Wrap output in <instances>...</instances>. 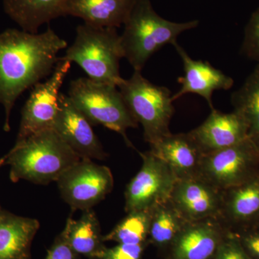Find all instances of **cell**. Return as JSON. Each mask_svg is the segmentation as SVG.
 Wrapping results in <instances>:
<instances>
[{"label": "cell", "instance_id": "obj_1", "mask_svg": "<svg viewBox=\"0 0 259 259\" xmlns=\"http://www.w3.org/2000/svg\"><path fill=\"white\" fill-rule=\"evenodd\" d=\"M67 42L54 30L31 33L8 29L0 33V104L5 109V131L10 130L12 110L20 95L52 74L58 54Z\"/></svg>", "mask_w": 259, "mask_h": 259}, {"label": "cell", "instance_id": "obj_2", "mask_svg": "<svg viewBox=\"0 0 259 259\" xmlns=\"http://www.w3.org/2000/svg\"><path fill=\"white\" fill-rule=\"evenodd\" d=\"M4 157L12 182L25 180L42 185L56 182L81 160L54 129L15 144Z\"/></svg>", "mask_w": 259, "mask_h": 259}, {"label": "cell", "instance_id": "obj_3", "mask_svg": "<svg viewBox=\"0 0 259 259\" xmlns=\"http://www.w3.org/2000/svg\"><path fill=\"white\" fill-rule=\"evenodd\" d=\"M199 20L177 22L162 18L151 0H136L120 35L124 58L134 71H142L148 59L161 48L177 42L182 32L197 28Z\"/></svg>", "mask_w": 259, "mask_h": 259}, {"label": "cell", "instance_id": "obj_4", "mask_svg": "<svg viewBox=\"0 0 259 259\" xmlns=\"http://www.w3.org/2000/svg\"><path fill=\"white\" fill-rule=\"evenodd\" d=\"M124 58L117 28H99L83 23L77 26L76 37L66 54L59 60L76 63L98 82L118 86L120 61Z\"/></svg>", "mask_w": 259, "mask_h": 259}, {"label": "cell", "instance_id": "obj_5", "mask_svg": "<svg viewBox=\"0 0 259 259\" xmlns=\"http://www.w3.org/2000/svg\"><path fill=\"white\" fill-rule=\"evenodd\" d=\"M69 98L92 125H100L117 133L128 147L134 148L127 131L139 125L127 108L118 88L81 77L70 83Z\"/></svg>", "mask_w": 259, "mask_h": 259}, {"label": "cell", "instance_id": "obj_6", "mask_svg": "<svg viewBox=\"0 0 259 259\" xmlns=\"http://www.w3.org/2000/svg\"><path fill=\"white\" fill-rule=\"evenodd\" d=\"M117 88L133 117L142 125L146 142L152 144L171 134L169 125L175 107L168 88L153 84L141 71H134Z\"/></svg>", "mask_w": 259, "mask_h": 259}, {"label": "cell", "instance_id": "obj_7", "mask_svg": "<svg viewBox=\"0 0 259 259\" xmlns=\"http://www.w3.org/2000/svg\"><path fill=\"white\" fill-rule=\"evenodd\" d=\"M259 173V147L248 138L204 154L199 177L221 191L241 185Z\"/></svg>", "mask_w": 259, "mask_h": 259}, {"label": "cell", "instance_id": "obj_8", "mask_svg": "<svg viewBox=\"0 0 259 259\" xmlns=\"http://www.w3.org/2000/svg\"><path fill=\"white\" fill-rule=\"evenodd\" d=\"M61 197L71 210H88L112 192L114 178L110 168L93 160L81 159L56 181Z\"/></svg>", "mask_w": 259, "mask_h": 259}, {"label": "cell", "instance_id": "obj_9", "mask_svg": "<svg viewBox=\"0 0 259 259\" xmlns=\"http://www.w3.org/2000/svg\"><path fill=\"white\" fill-rule=\"evenodd\" d=\"M71 66L69 61L59 60L50 77L34 86L22 110L15 144L42 131L54 129L60 108V90Z\"/></svg>", "mask_w": 259, "mask_h": 259}, {"label": "cell", "instance_id": "obj_10", "mask_svg": "<svg viewBox=\"0 0 259 259\" xmlns=\"http://www.w3.org/2000/svg\"><path fill=\"white\" fill-rule=\"evenodd\" d=\"M142 166L126 187L125 210L151 209L170 200L178 181L171 168L150 151L139 152Z\"/></svg>", "mask_w": 259, "mask_h": 259}, {"label": "cell", "instance_id": "obj_11", "mask_svg": "<svg viewBox=\"0 0 259 259\" xmlns=\"http://www.w3.org/2000/svg\"><path fill=\"white\" fill-rule=\"evenodd\" d=\"M59 112L54 130L81 159L104 160L107 157L88 119L69 96L61 93Z\"/></svg>", "mask_w": 259, "mask_h": 259}, {"label": "cell", "instance_id": "obj_12", "mask_svg": "<svg viewBox=\"0 0 259 259\" xmlns=\"http://www.w3.org/2000/svg\"><path fill=\"white\" fill-rule=\"evenodd\" d=\"M223 192L202 177H191L177 181L170 200L188 222L220 219Z\"/></svg>", "mask_w": 259, "mask_h": 259}, {"label": "cell", "instance_id": "obj_13", "mask_svg": "<svg viewBox=\"0 0 259 259\" xmlns=\"http://www.w3.org/2000/svg\"><path fill=\"white\" fill-rule=\"evenodd\" d=\"M229 229L219 218L187 222L171 243L170 259H210Z\"/></svg>", "mask_w": 259, "mask_h": 259}, {"label": "cell", "instance_id": "obj_14", "mask_svg": "<svg viewBox=\"0 0 259 259\" xmlns=\"http://www.w3.org/2000/svg\"><path fill=\"white\" fill-rule=\"evenodd\" d=\"M173 46L183 63L184 76L178 79L182 87L172 95V100L175 101L187 94H194L203 97L212 110L213 93L217 90H230L234 82L233 79L207 61L192 59L178 42Z\"/></svg>", "mask_w": 259, "mask_h": 259}, {"label": "cell", "instance_id": "obj_15", "mask_svg": "<svg viewBox=\"0 0 259 259\" xmlns=\"http://www.w3.org/2000/svg\"><path fill=\"white\" fill-rule=\"evenodd\" d=\"M190 134L204 154L239 144L248 138V127L238 112L223 113L212 109L202 125Z\"/></svg>", "mask_w": 259, "mask_h": 259}, {"label": "cell", "instance_id": "obj_16", "mask_svg": "<svg viewBox=\"0 0 259 259\" xmlns=\"http://www.w3.org/2000/svg\"><path fill=\"white\" fill-rule=\"evenodd\" d=\"M150 148V152L167 163L178 180L199 177L204 153L190 133L168 135Z\"/></svg>", "mask_w": 259, "mask_h": 259}, {"label": "cell", "instance_id": "obj_17", "mask_svg": "<svg viewBox=\"0 0 259 259\" xmlns=\"http://www.w3.org/2000/svg\"><path fill=\"white\" fill-rule=\"evenodd\" d=\"M259 218V173L241 185L223 191L220 220L229 230L253 226Z\"/></svg>", "mask_w": 259, "mask_h": 259}, {"label": "cell", "instance_id": "obj_18", "mask_svg": "<svg viewBox=\"0 0 259 259\" xmlns=\"http://www.w3.org/2000/svg\"><path fill=\"white\" fill-rule=\"evenodd\" d=\"M136 0H67L63 16L76 17L99 28H117L124 25Z\"/></svg>", "mask_w": 259, "mask_h": 259}, {"label": "cell", "instance_id": "obj_19", "mask_svg": "<svg viewBox=\"0 0 259 259\" xmlns=\"http://www.w3.org/2000/svg\"><path fill=\"white\" fill-rule=\"evenodd\" d=\"M39 228L37 220L0 207V259H30L32 241Z\"/></svg>", "mask_w": 259, "mask_h": 259}, {"label": "cell", "instance_id": "obj_20", "mask_svg": "<svg viewBox=\"0 0 259 259\" xmlns=\"http://www.w3.org/2000/svg\"><path fill=\"white\" fill-rule=\"evenodd\" d=\"M61 233L68 244L80 256L98 259L106 248L100 222L93 209L83 211L78 220L68 218Z\"/></svg>", "mask_w": 259, "mask_h": 259}, {"label": "cell", "instance_id": "obj_21", "mask_svg": "<svg viewBox=\"0 0 259 259\" xmlns=\"http://www.w3.org/2000/svg\"><path fill=\"white\" fill-rule=\"evenodd\" d=\"M67 0H6L8 13L25 31L37 33L44 24L63 16Z\"/></svg>", "mask_w": 259, "mask_h": 259}, {"label": "cell", "instance_id": "obj_22", "mask_svg": "<svg viewBox=\"0 0 259 259\" xmlns=\"http://www.w3.org/2000/svg\"><path fill=\"white\" fill-rule=\"evenodd\" d=\"M231 103L246 122L248 138L259 147V64L241 88L232 94Z\"/></svg>", "mask_w": 259, "mask_h": 259}, {"label": "cell", "instance_id": "obj_23", "mask_svg": "<svg viewBox=\"0 0 259 259\" xmlns=\"http://www.w3.org/2000/svg\"><path fill=\"white\" fill-rule=\"evenodd\" d=\"M187 222L171 200L167 201L152 209L148 237L158 246L171 245Z\"/></svg>", "mask_w": 259, "mask_h": 259}, {"label": "cell", "instance_id": "obj_24", "mask_svg": "<svg viewBox=\"0 0 259 259\" xmlns=\"http://www.w3.org/2000/svg\"><path fill=\"white\" fill-rule=\"evenodd\" d=\"M152 209L127 213V216L111 232L103 236L104 242L115 241L125 244L146 243L149 233Z\"/></svg>", "mask_w": 259, "mask_h": 259}, {"label": "cell", "instance_id": "obj_25", "mask_svg": "<svg viewBox=\"0 0 259 259\" xmlns=\"http://www.w3.org/2000/svg\"><path fill=\"white\" fill-rule=\"evenodd\" d=\"M241 51L247 57L259 61V8L252 14L245 27Z\"/></svg>", "mask_w": 259, "mask_h": 259}, {"label": "cell", "instance_id": "obj_26", "mask_svg": "<svg viewBox=\"0 0 259 259\" xmlns=\"http://www.w3.org/2000/svg\"><path fill=\"white\" fill-rule=\"evenodd\" d=\"M144 248L145 243H118L112 248L106 247L99 255L98 259H142Z\"/></svg>", "mask_w": 259, "mask_h": 259}, {"label": "cell", "instance_id": "obj_27", "mask_svg": "<svg viewBox=\"0 0 259 259\" xmlns=\"http://www.w3.org/2000/svg\"><path fill=\"white\" fill-rule=\"evenodd\" d=\"M214 259H250L233 232L227 233L216 252Z\"/></svg>", "mask_w": 259, "mask_h": 259}, {"label": "cell", "instance_id": "obj_28", "mask_svg": "<svg viewBox=\"0 0 259 259\" xmlns=\"http://www.w3.org/2000/svg\"><path fill=\"white\" fill-rule=\"evenodd\" d=\"M248 257L259 259V229L254 226L241 228L233 233Z\"/></svg>", "mask_w": 259, "mask_h": 259}, {"label": "cell", "instance_id": "obj_29", "mask_svg": "<svg viewBox=\"0 0 259 259\" xmlns=\"http://www.w3.org/2000/svg\"><path fill=\"white\" fill-rule=\"evenodd\" d=\"M45 259H81V256L70 247L61 233L48 250Z\"/></svg>", "mask_w": 259, "mask_h": 259}, {"label": "cell", "instance_id": "obj_30", "mask_svg": "<svg viewBox=\"0 0 259 259\" xmlns=\"http://www.w3.org/2000/svg\"><path fill=\"white\" fill-rule=\"evenodd\" d=\"M5 159L4 156H3V158H0V167L3 166V165H5Z\"/></svg>", "mask_w": 259, "mask_h": 259}, {"label": "cell", "instance_id": "obj_31", "mask_svg": "<svg viewBox=\"0 0 259 259\" xmlns=\"http://www.w3.org/2000/svg\"><path fill=\"white\" fill-rule=\"evenodd\" d=\"M253 226H254L255 227V228H258L259 229V218L258 221H257L256 222H255V224L253 225Z\"/></svg>", "mask_w": 259, "mask_h": 259}]
</instances>
